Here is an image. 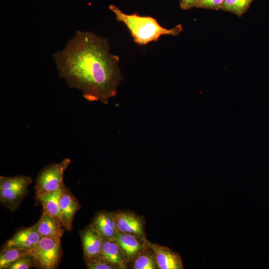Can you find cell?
I'll use <instances>...</instances> for the list:
<instances>
[{
  "mask_svg": "<svg viewBox=\"0 0 269 269\" xmlns=\"http://www.w3.org/2000/svg\"><path fill=\"white\" fill-rule=\"evenodd\" d=\"M104 238L114 239L119 232L115 212L102 211L95 216L91 224Z\"/></svg>",
  "mask_w": 269,
  "mask_h": 269,
  "instance_id": "obj_12",
  "label": "cell"
},
{
  "mask_svg": "<svg viewBox=\"0 0 269 269\" xmlns=\"http://www.w3.org/2000/svg\"><path fill=\"white\" fill-rule=\"evenodd\" d=\"M30 252L35 267L40 269H57L62 256L61 240L42 238Z\"/></svg>",
  "mask_w": 269,
  "mask_h": 269,
  "instance_id": "obj_4",
  "label": "cell"
},
{
  "mask_svg": "<svg viewBox=\"0 0 269 269\" xmlns=\"http://www.w3.org/2000/svg\"><path fill=\"white\" fill-rule=\"evenodd\" d=\"M154 252L157 267L159 269H182V259L179 254L169 248L147 241Z\"/></svg>",
  "mask_w": 269,
  "mask_h": 269,
  "instance_id": "obj_10",
  "label": "cell"
},
{
  "mask_svg": "<svg viewBox=\"0 0 269 269\" xmlns=\"http://www.w3.org/2000/svg\"><path fill=\"white\" fill-rule=\"evenodd\" d=\"M113 239L121 246L129 264L148 247L146 238L131 234L118 232Z\"/></svg>",
  "mask_w": 269,
  "mask_h": 269,
  "instance_id": "obj_8",
  "label": "cell"
},
{
  "mask_svg": "<svg viewBox=\"0 0 269 269\" xmlns=\"http://www.w3.org/2000/svg\"><path fill=\"white\" fill-rule=\"evenodd\" d=\"M80 236L85 260L102 261L101 256L104 238L91 224L80 231Z\"/></svg>",
  "mask_w": 269,
  "mask_h": 269,
  "instance_id": "obj_5",
  "label": "cell"
},
{
  "mask_svg": "<svg viewBox=\"0 0 269 269\" xmlns=\"http://www.w3.org/2000/svg\"><path fill=\"white\" fill-rule=\"evenodd\" d=\"M132 262L134 269H155L158 268L154 252L148 246Z\"/></svg>",
  "mask_w": 269,
  "mask_h": 269,
  "instance_id": "obj_16",
  "label": "cell"
},
{
  "mask_svg": "<svg viewBox=\"0 0 269 269\" xmlns=\"http://www.w3.org/2000/svg\"><path fill=\"white\" fill-rule=\"evenodd\" d=\"M87 268L89 269H114L115 267L107 262L100 260H86Z\"/></svg>",
  "mask_w": 269,
  "mask_h": 269,
  "instance_id": "obj_22",
  "label": "cell"
},
{
  "mask_svg": "<svg viewBox=\"0 0 269 269\" xmlns=\"http://www.w3.org/2000/svg\"><path fill=\"white\" fill-rule=\"evenodd\" d=\"M254 0H224L221 9L241 17L250 7Z\"/></svg>",
  "mask_w": 269,
  "mask_h": 269,
  "instance_id": "obj_18",
  "label": "cell"
},
{
  "mask_svg": "<svg viewBox=\"0 0 269 269\" xmlns=\"http://www.w3.org/2000/svg\"><path fill=\"white\" fill-rule=\"evenodd\" d=\"M31 255L29 251L24 249H3L0 255V269H8L18 260Z\"/></svg>",
  "mask_w": 269,
  "mask_h": 269,
  "instance_id": "obj_17",
  "label": "cell"
},
{
  "mask_svg": "<svg viewBox=\"0 0 269 269\" xmlns=\"http://www.w3.org/2000/svg\"><path fill=\"white\" fill-rule=\"evenodd\" d=\"M200 0H179L180 8L183 10H188L196 7Z\"/></svg>",
  "mask_w": 269,
  "mask_h": 269,
  "instance_id": "obj_23",
  "label": "cell"
},
{
  "mask_svg": "<svg viewBox=\"0 0 269 269\" xmlns=\"http://www.w3.org/2000/svg\"><path fill=\"white\" fill-rule=\"evenodd\" d=\"M53 59L60 78L87 101L107 104L116 95L123 77L120 58L110 53L108 39L77 31Z\"/></svg>",
  "mask_w": 269,
  "mask_h": 269,
  "instance_id": "obj_1",
  "label": "cell"
},
{
  "mask_svg": "<svg viewBox=\"0 0 269 269\" xmlns=\"http://www.w3.org/2000/svg\"><path fill=\"white\" fill-rule=\"evenodd\" d=\"M101 258L102 261L111 264L116 269H126L129 264L121 246L113 239H104Z\"/></svg>",
  "mask_w": 269,
  "mask_h": 269,
  "instance_id": "obj_11",
  "label": "cell"
},
{
  "mask_svg": "<svg viewBox=\"0 0 269 269\" xmlns=\"http://www.w3.org/2000/svg\"><path fill=\"white\" fill-rule=\"evenodd\" d=\"M224 0H200L196 8L214 10L221 9Z\"/></svg>",
  "mask_w": 269,
  "mask_h": 269,
  "instance_id": "obj_21",
  "label": "cell"
},
{
  "mask_svg": "<svg viewBox=\"0 0 269 269\" xmlns=\"http://www.w3.org/2000/svg\"><path fill=\"white\" fill-rule=\"evenodd\" d=\"M31 182V178L25 175H21L12 177L0 176V188L8 189Z\"/></svg>",
  "mask_w": 269,
  "mask_h": 269,
  "instance_id": "obj_19",
  "label": "cell"
},
{
  "mask_svg": "<svg viewBox=\"0 0 269 269\" xmlns=\"http://www.w3.org/2000/svg\"><path fill=\"white\" fill-rule=\"evenodd\" d=\"M118 21L124 23L129 30L134 42L143 46L152 41L156 42L164 35L177 36L183 30L181 24L168 29L159 24L154 18L141 16L136 13L128 14L114 5L109 6Z\"/></svg>",
  "mask_w": 269,
  "mask_h": 269,
  "instance_id": "obj_2",
  "label": "cell"
},
{
  "mask_svg": "<svg viewBox=\"0 0 269 269\" xmlns=\"http://www.w3.org/2000/svg\"><path fill=\"white\" fill-rule=\"evenodd\" d=\"M65 230L57 219L43 212L38 222V231L42 238L61 240Z\"/></svg>",
  "mask_w": 269,
  "mask_h": 269,
  "instance_id": "obj_13",
  "label": "cell"
},
{
  "mask_svg": "<svg viewBox=\"0 0 269 269\" xmlns=\"http://www.w3.org/2000/svg\"><path fill=\"white\" fill-rule=\"evenodd\" d=\"M42 237L38 231V222L22 229L7 241L3 249H24L30 251Z\"/></svg>",
  "mask_w": 269,
  "mask_h": 269,
  "instance_id": "obj_7",
  "label": "cell"
},
{
  "mask_svg": "<svg viewBox=\"0 0 269 269\" xmlns=\"http://www.w3.org/2000/svg\"><path fill=\"white\" fill-rule=\"evenodd\" d=\"M31 183H26L8 189L0 188L1 203L10 211H14L26 194L28 187Z\"/></svg>",
  "mask_w": 269,
  "mask_h": 269,
  "instance_id": "obj_14",
  "label": "cell"
},
{
  "mask_svg": "<svg viewBox=\"0 0 269 269\" xmlns=\"http://www.w3.org/2000/svg\"><path fill=\"white\" fill-rule=\"evenodd\" d=\"M33 267H35L33 258L31 255H29L14 262L8 269H28Z\"/></svg>",
  "mask_w": 269,
  "mask_h": 269,
  "instance_id": "obj_20",
  "label": "cell"
},
{
  "mask_svg": "<svg viewBox=\"0 0 269 269\" xmlns=\"http://www.w3.org/2000/svg\"><path fill=\"white\" fill-rule=\"evenodd\" d=\"M65 188L64 184L58 189L45 194L38 201L41 203L43 211L57 219L60 223L59 204L61 196Z\"/></svg>",
  "mask_w": 269,
  "mask_h": 269,
  "instance_id": "obj_15",
  "label": "cell"
},
{
  "mask_svg": "<svg viewBox=\"0 0 269 269\" xmlns=\"http://www.w3.org/2000/svg\"><path fill=\"white\" fill-rule=\"evenodd\" d=\"M71 162L70 158H66L42 169L37 177L35 185V199L37 201L45 194L54 191L64 184V173Z\"/></svg>",
  "mask_w": 269,
  "mask_h": 269,
  "instance_id": "obj_3",
  "label": "cell"
},
{
  "mask_svg": "<svg viewBox=\"0 0 269 269\" xmlns=\"http://www.w3.org/2000/svg\"><path fill=\"white\" fill-rule=\"evenodd\" d=\"M115 216L119 232L146 238L144 231L145 222L142 216L127 211L115 212Z\"/></svg>",
  "mask_w": 269,
  "mask_h": 269,
  "instance_id": "obj_6",
  "label": "cell"
},
{
  "mask_svg": "<svg viewBox=\"0 0 269 269\" xmlns=\"http://www.w3.org/2000/svg\"><path fill=\"white\" fill-rule=\"evenodd\" d=\"M78 200L65 187L61 196L59 208L61 223L65 230H72L76 213L80 208Z\"/></svg>",
  "mask_w": 269,
  "mask_h": 269,
  "instance_id": "obj_9",
  "label": "cell"
}]
</instances>
